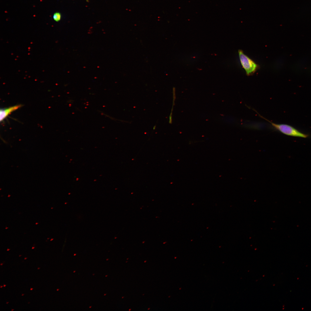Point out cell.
<instances>
[{"mask_svg":"<svg viewBox=\"0 0 311 311\" xmlns=\"http://www.w3.org/2000/svg\"><path fill=\"white\" fill-rule=\"evenodd\" d=\"M253 110L257 113L260 117L270 123L271 127L275 130L286 135L292 136L306 138L308 136V135L301 132L290 125L284 124H277L271 122L262 116L254 109Z\"/></svg>","mask_w":311,"mask_h":311,"instance_id":"cell-1","label":"cell"},{"mask_svg":"<svg viewBox=\"0 0 311 311\" xmlns=\"http://www.w3.org/2000/svg\"><path fill=\"white\" fill-rule=\"evenodd\" d=\"M238 53L241 65L247 76L253 75L260 69V66L244 54L242 50L239 49Z\"/></svg>","mask_w":311,"mask_h":311,"instance_id":"cell-2","label":"cell"},{"mask_svg":"<svg viewBox=\"0 0 311 311\" xmlns=\"http://www.w3.org/2000/svg\"><path fill=\"white\" fill-rule=\"evenodd\" d=\"M22 106L21 105H18L8 108L2 109L0 110V120L3 121L10 114L17 110Z\"/></svg>","mask_w":311,"mask_h":311,"instance_id":"cell-3","label":"cell"},{"mask_svg":"<svg viewBox=\"0 0 311 311\" xmlns=\"http://www.w3.org/2000/svg\"><path fill=\"white\" fill-rule=\"evenodd\" d=\"M61 17V15L59 13L56 12L53 15V19L56 21H59Z\"/></svg>","mask_w":311,"mask_h":311,"instance_id":"cell-4","label":"cell"},{"mask_svg":"<svg viewBox=\"0 0 311 311\" xmlns=\"http://www.w3.org/2000/svg\"><path fill=\"white\" fill-rule=\"evenodd\" d=\"M155 128H156V126H154L153 127V130L155 129Z\"/></svg>","mask_w":311,"mask_h":311,"instance_id":"cell-5","label":"cell"},{"mask_svg":"<svg viewBox=\"0 0 311 311\" xmlns=\"http://www.w3.org/2000/svg\"><path fill=\"white\" fill-rule=\"evenodd\" d=\"M6 286V285H5V284H4V285H3V286L4 287H5Z\"/></svg>","mask_w":311,"mask_h":311,"instance_id":"cell-6","label":"cell"},{"mask_svg":"<svg viewBox=\"0 0 311 311\" xmlns=\"http://www.w3.org/2000/svg\"><path fill=\"white\" fill-rule=\"evenodd\" d=\"M33 289V288H31L30 290H32Z\"/></svg>","mask_w":311,"mask_h":311,"instance_id":"cell-7","label":"cell"},{"mask_svg":"<svg viewBox=\"0 0 311 311\" xmlns=\"http://www.w3.org/2000/svg\"><path fill=\"white\" fill-rule=\"evenodd\" d=\"M3 263H1V265H3Z\"/></svg>","mask_w":311,"mask_h":311,"instance_id":"cell-8","label":"cell"},{"mask_svg":"<svg viewBox=\"0 0 311 311\" xmlns=\"http://www.w3.org/2000/svg\"><path fill=\"white\" fill-rule=\"evenodd\" d=\"M3 287V286H1V288Z\"/></svg>","mask_w":311,"mask_h":311,"instance_id":"cell-9","label":"cell"},{"mask_svg":"<svg viewBox=\"0 0 311 311\" xmlns=\"http://www.w3.org/2000/svg\"><path fill=\"white\" fill-rule=\"evenodd\" d=\"M35 248V247H33V248H32V249H33V248Z\"/></svg>","mask_w":311,"mask_h":311,"instance_id":"cell-10","label":"cell"},{"mask_svg":"<svg viewBox=\"0 0 311 311\" xmlns=\"http://www.w3.org/2000/svg\"><path fill=\"white\" fill-rule=\"evenodd\" d=\"M27 258H24V259H27Z\"/></svg>","mask_w":311,"mask_h":311,"instance_id":"cell-11","label":"cell"},{"mask_svg":"<svg viewBox=\"0 0 311 311\" xmlns=\"http://www.w3.org/2000/svg\"><path fill=\"white\" fill-rule=\"evenodd\" d=\"M10 250V249H7V251H8V250Z\"/></svg>","mask_w":311,"mask_h":311,"instance_id":"cell-12","label":"cell"},{"mask_svg":"<svg viewBox=\"0 0 311 311\" xmlns=\"http://www.w3.org/2000/svg\"><path fill=\"white\" fill-rule=\"evenodd\" d=\"M8 303H9L8 302H7V303H6V304H8Z\"/></svg>","mask_w":311,"mask_h":311,"instance_id":"cell-13","label":"cell"},{"mask_svg":"<svg viewBox=\"0 0 311 311\" xmlns=\"http://www.w3.org/2000/svg\"><path fill=\"white\" fill-rule=\"evenodd\" d=\"M14 310V309H12V310H12H12Z\"/></svg>","mask_w":311,"mask_h":311,"instance_id":"cell-14","label":"cell"},{"mask_svg":"<svg viewBox=\"0 0 311 311\" xmlns=\"http://www.w3.org/2000/svg\"><path fill=\"white\" fill-rule=\"evenodd\" d=\"M24 295V294H22V295Z\"/></svg>","mask_w":311,"mask_h":311,"instance_id":"cell-15","label":"cell"},{"mask_svg":"<svg viewBox=\"0 0 311 311\" xmlns=\"http://www.w3.org/2000/svg\"><path fill=\"white\" fill-rule=\"evenodd\" d=\"M39 268H38V269H39Z\"/></svg>","mask_w":311,"mask_h":311,"instance_id":"cell-16","label":"cell"},{"mask_svg":"<svg viewBox=\"0 0 311 311\" xmlns=\"http://www.w3.org/2000/svg\"><path fill=\"white\" fill-rule=\"evenodd\" d=\"M21 256V255H20V256Z\"/></svg>","mask_w":311,"mask_h":311,"instance_id":"cell-17","label":"cell"}]
</instances>
